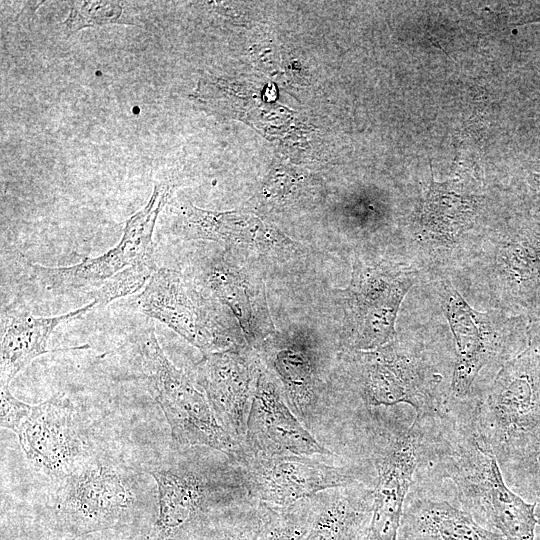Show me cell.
Returning a JSON list of instances; mask_svg holds the SVG:
<instances>
[{"label":"cell","instance_id":"277c9868","mask_svg":"<svg viewBox=\"0 0 540 540\" xmlns=\"http://www.w3.org/2000/svg\"><path fill=\"white\" fill-rule=\"evenodd\" d=\"M483 204L461 184L431 175L409 229L412 265L432 280L457 276L491 232L482 226Z\"/></svg>","mask_w":540,"mask_h":540},{"label":"cell","instance_id":"cb8c5ba5","mask_svg":"<svg viewBox=\"0 0 540 540\" xmlns=\"http://www.w3.org/2000/svg\"><path fill=\"white\" fill-rule=\"evenodd\" d=\"M507 485L530 503L540 499V420L497 458Z\"/></svg>","mask_w":540,"mask_h":540},{"label":"cell","instance_id":"8fae6325","mask_svg":"<svg viewBox=\"0 0 540 540\" xmlns=\"http://www.w3.org/2000/svg\"><path fill=\"white\" fill-rule=\"evenodd\" d=\"M173 188L169 183H156L148 203L126 221L120 241L107 252L71 266L48 267L31 263L32 277L49 291L65 292L103 285L128 267L154 263V227Z\"/></svg>","mask_w":540,"mask_h":540},{"label":"cell","instance_id":"83f0119b","mask_svg":"<svg viewBox=\"0 0 540 540\" xmlns=\"http://www.w3.org/2000/svg\"><path fill=\"white\" fill-rule=\"evenodd\" d=\"M156 270L155 263L128 267L101 285L96 291L94 300L97 301L98 307H103L117 298L137 292L148 283Z\"/></svg>","mask_w":540,"mask_h":540},{"label":"cell","instance_id":"8992f818","mask_svg":"<svg viewBox=\"0 0 540 540\" xmlns=\"http://www.w3.org/2000/svg\"><path fill=\"white\" fill-rule=\"evenodd\" d=\"M442 311L454 340L450 396L466 400L473 395L479 375L517 356L513 319L497 309L477 311L460 294L450 277L433 279Z\"/></svg>","mask_w":540,"mask_h":540},{"label":"cell","instance_id":"f1b7e54d","mask_svg":"<svg viewBox=\"0 0 540 540\" xmlns=\"http://www.w3.org/2000/svg\"><path fill=\"white\" fill-rule=\"evenodd\" d=\"M1 427L12 430L19 427L30 413L32 405L18 400L7 385L0 384Z\"/></svg>","mask_w":540,"mask_h":540},{"label":"cell","instance_id":"484cf974","mask_svg":"<svg viewBox=\"0 0 540 540\" xmlns=\"http://www.w3.org/2000/svg\"><path fill=\"white\" fill-rule=\"evenodd\" d=\"M268 506V516L260 540H303L312 520V498L292 506Z\"/></svg>","mask_w":540,"mask_h":540},{"label":"cell","instance_id":"3957f363","mask_svg":"<svg viewBox=\"0 0 540 540\" xmlns=\"http://www.w3.org/2000/svg\"><path fill=\"white\" fill-rule=\"evenodd\" d=\"M433 478L453 483L460 508L507 540H535V503L505 482L491 446L476 434L462 436L435 460Z\"/></svg>","mask_w":540,"mask_h":540},{"label":"cell","instance_id":"4dcf8cb0","mask_svg":"<svg viewBox=\"0 0 540 540\" xmlns=\"http://www.w3.org/2000/svg\"><path fill=\"white\" fill-rule=\"evenodd\" d=\"M540 21V11L529 14L523 18H521L516 25L530 23V22H539Z\"/></svg>","mask_w":540,"mask_h":540},{"label":"cell","instance_id":"7a4b0ae2","mask_svg":"<svg viewBox=\"0 0 540 540\" xmlns=\"http://www.w3.org/2000/svg\"><path fill=\"white\" fill-rule=\"evenodd\" d=\"M343 370L350 388L367 408L407 404L418 423L447 413L451 396L445 376L425 343L397 337L368 351H344Z\"/></svg>","mask_w":540,"mask_h":540},{"label":"cell","instance_id":"4fadbf2b","mask_svg":"<svg viewBox=\"0 0 540 540\" xmlns=\"http://www.w3.org/2000/svg\"><path fill=\"white\" fill-rule=\"evenodd\" d=\"M241 464L254 499L278 508L321 492L362 484L365 471L361 466H335L302 455L244 456Z\"/></svg>","mask_w":540,"mask_h":540},{"label":"cell","instance_id":"d4e9b609","mask_svg":"<svg viewBox=\"0 0 540 540\" xmlns=\"http://www.w3.org/2000/svg\"><path fill=\"white\" fill-rule=\"evenodd\" d=\"M268 506L254 503L219 519L196 540H260Z\"/></svg>","mask_w":540,"mask_h":540},{"label":"cell","instance_id":"30bf717a","mask_svg":"<svg viewBox=\"0 0 540 540\" xmlns=\"http://www.w3.org/2000/svg\"><path fill=\"white\" fill-rule=\"evenodd\" d=\"M471 399L475 426L497 458L540 420V354H518Z\"/></svg>","mask_w":540,"mask_h":540},{"label":"cell","instance_id":"44dd1931","mask_svg":"<svg viewBox=\"0 0 540 540\" xmlns=\"http://www.w3.org/2000/svg\"><path fill=\"white\" fill-rule=\"evenodd\" d=\"M398 540H507L447 500L407 496Z\"/></svg>","mask_w":540,"mask_h":540},{"label":"cell","instance_id":"7402d4cb","mask_svg":"<svg viewBox=\"0 0 540 540\" xmlns=\"http://www.w3.org/2000/svg\"><path fill=\"white\" fill-rule=\"evenodd\" d=\"M208 286L238 319L251 348H261L274 331L261 283L243 268L222 259L208 274Z\"/></svg>","mask_w":540,"mask_h":540},{"label":"cell","instance_id":"603a6c76","mask_svg":"<svg viewBox=\"0 0 540 540\" xmlns=\"http://www.w3.org/2000/svg\"><path fill=\"white\" fill-rule=\"evenodd\" d=\"M303 540H366L374 489L362 484L321 492Z\"/></svg>","mask_w":540,"mask_h":540},{"label":"cell","instance_id":"ac0fdd59","mask_svg":"<svg viewBox=\"0 0 540 540\" xmlns=\"http://www.w3.org/2000/svg\"><path fill=\"white\" fill-rule=\"evenodd\" d=\"M173 228L180 237L218 242L269 261H285L301 253L298 244L280 231L254 216L235 211H208L186 203L180 206Z\"/></svg>","mask_w":540,"mask_h":540},{"label":"cell","instance_id":"5b68a950","mask_svg":"<svg viewBox=\"0 0 540 540\" xmlns=\"http://www.w3.org/2000/svg\"><path fill=\"white\" fill-rule=\"evenodd\" d=\"M421 276L412 264L381 260L367 265L355 257L349 285L336 293L344 351L373 350L395 339L400 306Z\"/></svg>","mask_w":540,"mask_h":540},{"label":"cell","instance_id":"52a82bcc","mask_svg":"<svg viewBox=\"0 0 540 540\" xmlns=\"http://www.w3.org/2000/svg\"><path fill=\"white\" fill-rule=\"evenodd\" d=\"M139 503L136 482L124 467L87 458L61 481L53 509L59 529L78 537L124 524Z\"/></svg>","mask_w":540,"mask_h":540},{"label":"cell","instance_id":"9a60e30c","mask_svg":"<svg viewBox=\"0 0 540 540\" xmlns=\"http://www.w3.org/2000/svg\"><path fill=\"white\" fill-rule=\"evenodd\" d=\"M242 446L250 457L334 456L294 414L279 382L262 364Z\"/></svg>","mask_w":540,"mask_h":540},{"label":"cell","instance_id":"f546056e","mask_svg":"<svg viewBox=\"0 0 540 540\" xmlns=\"http://www.w3.org/2000/svg\"><path fill=\"white\" fill-rule=\"evenodd\" d=\"M535 518L537 521L535 528V540H540V499L535 502Z\"/></svg>","mask_w":540,"mask_h":540},{"label":"cell","instance_id":"d6986e66","mask_svg":"<svg viewBox=\"0 0 540 540\" xmlns=\"http://www.w3.org/2000/svg\"><path fill=\"white\" fill-rule=\"evenodd\" d=\"M261 347L267 368L279 382L289 407L310 431L327 404L317 350L300 338L265 341Z\"/></svg>","mask_w":540,"mask_h":540},{"label":"cell","instance_id":"9c48e42d","mask_svg":"<svg viewBox=\"0 0 540 540\" xmlns=\"http://www.w3.org/2000/svg\"><path fill=\"white\" fill-rule=\"evenodd\" d=\"M492 308L503 312L540 299V231L492 229L458 273Z\"/></svg>","mask_w":540,"mask_h":540},{"label":"cell","instance_id":"7c38bea8","mask_svg":"<svg viewBox=\"0 0 540 540\" xmlns=\"http://www.w3.org/2000/svg\"><path fill=\"white\" fill-rule=\"evenodd\" d=\"M378 434L372 461L376 470L366 540H398L407 495L418 466L419 430L414 418H394Z\"/></svg>","mask_w":540,"mask_h":540},{"label":"cell","instance_id":"ffe728a7","mask_svg":"<svg viewBox=\"0 0 540 540\" xmlns=\"http://www.w3.org/2000/svg\"><path fill=\"white\" fill-rule=\"evenodd\" d=\"M98 307L96 300L66 314L34 316L19 303H11L1 313L0 383L9 385L12 379L33 359L50 352L48 340L62 323L77 319Z\"/></svg>","mask_w":540,"mask_h":540},{"label":"cell","instance_id":"6da1fadb","mask_svg":"<svg viewBox=\"0 0 540 540\" xmlns=\"http://www.w3.org/2000/svg\"><path fill=\"white\" fill-rule=\"evenodd\" d=\"M213 450L185 451L149 470L157 488L149 540H196L227 514L258 503L243 465Z\"/></svg>","mask_w":540,"mask_h":540},{"label":"cell","instance_id":"ba28073f","mask_svg":"<svg viewBox=\"0 0 540 540\" xmlns=\"http://www.w3.org/2000/svg\"><path fill=\"white\" fill-rule=\"evenodd\" d=\"M143 353L149 390L168 422L173 442L179 447L214 449L241 462L243 446L219 424L206 396L170 362L153 329Z\"/></svg>","mask_w":540,"mask_h":540},{"label":"cell","instance_id":"e0dca14e","mask_svg":"<svg viewBox=\"0 0 540 540\" xmlns=\"http://www.w3.org/2000/svg\"><path fill=\"white\" fill-rule=\"evenodd\" d=\"M261 363L244 345L203 355L195 366L196 383L219 424L241 445Z\"/></svg>","mask_w":540,"mask_h":540},{"label":"cell","instance_id":"5bb4252c","mask_svg":"<svg viewBox=\"0 0 540 540\" xmlns=\"http://www.w3.org/2000/svg\"><path fill=\"white\" fill-rule=\"evenodd\" d=\"M139 309L170 327L203 355L235 344L217 321L211 305L178 271L160 268L137 298Z\"/></svg>","mask_w":540,"mask_h":540},{"label":"cell","instance_id":"4316f807","mask_svg":"<svg viewBox=\"0 0 540 540\" xmlns=\"http://www.w3.org/2000/svg\"><path fill=\"white\" fill-rule=\"evenodd\" d=\"M122 2L82 1L73 2L68 17L60 24L66 35H71L87 27L107 24H136L124 15Z\"/></svg>","mask_w":540,"mask_h":540},{"label":"cell","instance_id":"2e32d148","mask_svg":"<svg viewBox=\"0 0 540 540\" xmlns=\"http://www.w3.org/2000/svg\"><path fill=\"white\" fill-rule=\"evenodd\" d=\"M75 413L70 399L58 393L32 405L14 432L30 463L54 480L62 481L87 459Z\"/></svg>","mask_w":540,"mask_h":540}]
</instances>
